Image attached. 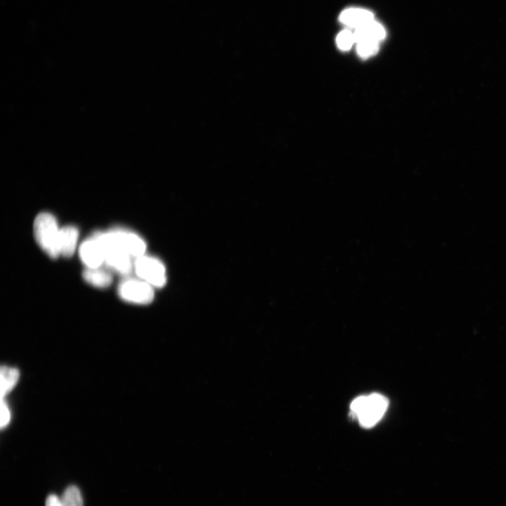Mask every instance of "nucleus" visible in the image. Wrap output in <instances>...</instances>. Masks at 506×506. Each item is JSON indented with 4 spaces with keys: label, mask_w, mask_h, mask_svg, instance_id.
<instances>
[{
    "label": "nucleus",
    "mask_w": 506,
    "mask_h": 506,
    "mask_svg": "<svg viewBox=\"0 0 506 506\" xmlns=\"http://www.w3.org/2000/svg\"><path fill=\"white\" fill-rule=\"evenodd\" d=\"M389 406L388 399L380 394L361 396L351 403V415L363 427L375 426L382 417Z\"/></svg>",
    "instance_id": "f257e3e1"
},
{
    "label": "nucleus",
    "mask_w": 506,
    "mask_h": 506,
    "mask_svg": "<svg viewBox=\"0 0 506 506\" xmlns=\"http://www.w3.org/2000/svg\"><path fill=\"white\" fill-rule=\"evenodd\" d=\"M92 237L100 245L104 263L110 268L122 275L131 273L134 267L131 257L119 245L110 231L96 232Z\"/></svg>",
    "instance_id": "f03ea898"
},
{
    "label": "nucleus",
    "mask_w": 506,
    "mask_h": 506,
    "mask_svg": "<svg viewBox=\"0 0 506 506\" xmlns=\"http://www.w3.org/2000/svg\"><path fill=\"white\" fill-rule=\"evenodd\" d=\"M60 229L55 216L48 212L39 214L34 222V234L37 242L51 258L59 255L58 238Z\"/></svg>",
    "instance_id": "7ed1b4c3"
},
{
    "label": "nucleus",
    "mask_w": 506,
    "mask_h": 506,
    "mask_svg": "<svg viewBox=\"0 0 506 506\" xmlns=\"http://www.w3.org/2000/svg\"><path fill=\"white\" fill-rule=\"evenodd\" d=\"M134 268L137 276L153 287H161L167 282L166 270L158 259L143 255L136 258Z\"/></svg>",
    "instance_id": "20e7f679"
},
{
    "label": "nucleus",
    "mask_w": 506,
    "mask_h": 506,
    "mask_svg": "<svg viewBox=\"0 0 506 506\" xmlns=\"http://www.w3.org/2000/svg\"><path fill=\"white\" fill-rule=\"evenodd\" d=\"M118 294L123 300L138 304H149L154 298L153 287L140 278L123 280L118 287Z\"/></svg>",
    "instance_id": "39448f33"
},
{
    "label": "nucleus",
    "mask_w": 506,
    "mask_h": 506,
    "mask_svg": "<svg viewBox=\"0 0 506 506\" xmlns=\"http://www.w3.org/2000/svg\"><path fill=\"white\" fill-rule=\"evenodd\" d=\"M119 245L131 256L139 257L145 254V241L136 233L122 228L109 231Z\"/></svg>",
    "instance_id": "423d86ee"
},
{
    "label": "nucleus",
    "mask_w": 506,
    "mask_h": 506,
    "mask_svg": "<svg viewBox=\"0 0 506 506\" xmlns=\"http://www.w3.org/2000/svg\"><path fill=\"white\" fill-rule=\"evenodd\" d=\"M79 257L86 268H98L104 263V254L93 237L84 241L79 247Z\"/></svg>",
    "instance_id": "0eeeda50"
},
{
    "label": "nucleus",
    "mask_w": 506,
    "mask_h": 506,
    "mask_svg": "<svg viewBox=\"0 0 506 506\" xmlns=\"http://www.w3.org/2000/svg\"><path fill=\"white\" fill-rule=\"evenodd\" d=\"M78 237V229L73 226H67L60 228L58 238L60 254L65 257H71L75 252Z\"/></svg>",
    "instance_id": "6e6552de"
},
{
    "label": "nucleus",
    "mask_w": 506,
    "mask_h": 506,
    "mask_svg": "<svg viewBox=\"0 0 506 506\" xmlns=\"http://www.w3.org/2000/svg\"><path fill=\"white\" fill-rule=\"evenodd\" d=\"M339 20L350 27L357 29L374 20V15L370 11L351 8L342 12Z\"/></svg>",
    "instance_id": "1a4fd4ad"
},
{
    "label": "nucleus",
    "mask_w": 506,
    "mask_h": 506,
    "mask_svg": "<svg viewBox=\"0 0 506 506\" xmlns=\"http://www.w3.org/2000/svg\"><path fill=\"white\" fill-rule=\"evenodd\" d=\"M353 35L356 43L363 41L379 42L385 37L386 32L381 24L372 20L361 27L355 29Z\"/></svg>",
    "instance_id": "9d476101"
},
{
    "label": "nucleus",
    "mask_w": 506,
    "mask_h": 506,
    "mask_svg": "<svg viewBox=\"0 0 506 506\" xmlns=\"http://www.w3.org/2000/svg\"><path fill=\"white\" fill-rule=\"evenodd\" d=\"M84 280L91 285L104 288L108 287L112 281L110 272L98 268H86L82 273Z\"/></svg>",
    "instance_id": "9b49d317"
},
{
    "label": "nucleus",
    "mask_w": 506,
    "mask_h": 506,
    "mask_svg": "<svg viewBox=\"0 0 506 506\" xmlns=\"http://www.w3.org/2000/svg\"><path fill=\"white\" fill-rule=\"evenodd\" d=\"M1 398H4L17 384L20 373L18 369L8 366L1 368Z\"/></svg>",
    "instance_id": "f8f14e48"
},
{
    "label": "nucleus",
    "mask_w": 506,
    "mask_h": 506,
    "mask_svg": "<svg viewBox=\"0 0 506 506\" xmlns=\"http://www.w3.org/2000/svg\"><path fill=\"white\" fill-rule=\"evenodd\" d=\"M62 506H83V499L79 489L70 486L63 492L61 498Z\"/></svg>",
    "instance_id": "ddd939ff"
},
{
    "label": "nucleus",
    "mask_w": 506,
    "mask_h": 506,
    "mask_svg": "<svg viewBox=\"0 0 506 506\" xmlns=\"http://www.w3.org/2000/svg\"><path fill=\"white\" fill-rule=\"evenodd\" d=\"M379 49V42L363 41L357 43V52L363 58L375 55Z\"/></svg>",
    "instance_id": "4468645a"
},
{
    "label": "nucleus",
    "mask_w": 506,
    "mask_h": 506,
    "mask_svg": "<svg viewBox=\"0 0 506 506\" xmlns=\"http://www.w3.org/2000/svg\"><path fill=\"white\" fill-rule=\"evenodd\" d=\"M354 42L353 32L349 30H344L337 35V44L341 50H349Z\"/></svg>",
    "instance_id": "2eb2a0df"
},
{
    "label": "nucleus",
    "mask_w": 506,
    "mask_h": 506,
    "mask_svg": "<svg viewBox=\"0 0 506 506\" xmlns=\"http://www.w3.org/2000/svg\"><path fill=\"white\" fill-rule=\"evenodd\" d=\"M11 420V413L6 402L1 398V427H6Z\"/></svg>",
    "instance_id": "dca6fc26"
},
{
    "label": "nucleus",
    "mask_w": 506,
    "mask_h": 506,
    "mask_svg": "<svg viewBox=\"0 0 506 506\" xmlns=\"http://www.w3.org/2000/svg\"><path fill=\"white\" fill-rule=\"evenodd\" d=\"M46 506H62L60 498L54 494L49 495L46 500Z\"/></svg>",
    "instance_id": "f3484780"
}]
</instances>
